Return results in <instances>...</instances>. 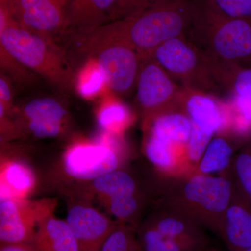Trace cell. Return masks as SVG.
I'll return each mask as SVG.
<instances>
[{
    "instance_id": "cell-1",
    "label": "cell",
    "mask_w": 251,
    "mask_h": 251,
    "mask_svg": "<svg viewBox=\"0 0 251 251\" xmlns=\"http://www.w3.org/2000/svg\"><path fill=\"white\" fill-rule=\"evenodd\" d=\"M194 13V6L187 0H158L128 17L100 27L128 44L143 59L166 41L184 36Z\"/></svg>"
},
{
    "instance_id": "cell-2",
    "label": "cell",
    "mask_w": 251,
    "mask_h": 251,
    "mask_svg": "<svg viewBox=\"0 0 251 251\" xmlns=\"http://www.w3.org/2000/svg\"><path fill=\"white\" fill-rule=\"evenodd\" d=\"M166 179L170 183L165 188L161 202L186 214L221 238L233 190L232 166L219 176L193 173Z\"/></svg>"
},
{
    "instance_id": "cell-3",
    "label": "cell",
    "mask_w": 251,
    "mask_h": 251,
    "mask_svg": "<svg viewBox=\"0 0 251 251\" xmlns=\"http://www.w3.org/2000/svg\"><path fill=\"white\" fill-rule=\"evenodd\" d=\"M2 43L6 52L23 67L40 75L60 92L74 90L75 71L54 38L25 29L11 18Z\"/></svg>"
},
{
    "instance_id": "cell-4",
    "label": "cell",
    "mask_w": 251,
    "mask_h": 251,
    "mask_svg": "<svg viewBox=\"0 0 251 251\" xmlns=\"http://www.w3.org/2000/svg\"><path fill=\"white\" fill-rule=\"evenodd\" d=\"M143 151L164 178L192 174L187 150L191 124L182 110H171L143 120Z\"/></svg>"
},
{
    "instance_id": "cell-5",
    "label": "cell",
    "mask_w": 251,
    "mask_h": 251,
    "mask_svg": "<svg viewBox=\"0 0 251 251\" xmlns=\"http://www.w3.org/2000/svg\"><path fill=\"white\" fill-rule=\"evenodd\" d=\"M70 36L84 57H91L98 63L109 90L121 95L133 92L141 63L139 54L133 48L100 27Z\"/></svg>"
},
{
    "instance_id": "cell-6",
    "label": "cell",
    "mask_w": 251,
    "mask_h": 251,
    "mask_svg": "<svg viewBox=\"0 0 251 251\" xmlns=\"http://www.w3.org/2000/svg\"><path fill=\"white\" fill-rule=\"evenodd\" d=\"M193 21L213 60L251 67V21L226 17L207 1L195 8Z\"/></svg>"
},
{
    "instance_id": "cell-7",
    "label": "cell",
    "mask_w": 251,
    "mask_h": 251,
    "mask_svg": "<svg viewBox=\"0 0 251 251\" xmlns=\"http://www.w3.org/2000/svg\"><path fill=\"white\" fill-rule=\"evenodd\" d=\"M127 156L122 135L102 132L96 140L78 138L67 147L62 158V171L77 184L122 168Z\"/></svg>"
},
{
    "instance_id": "cell-8",
    "label": "cell",
    "mask_w": 251,
    "mask_h": 251,
    "mask_svg": "<svg viewBox=\"0 0 251 251\" xmlns=\"http://www.w3.org/2000/svg\"><path fill=\"white\" fill-rule=\"evenodd\" d=\"M152 57L184 90L206 92L219 83L215 64L209 56L203 54L194 44L179 36L157 47Z\"/></svg>"
},
{
    "instance_id": "cell-9",
    "label": "cell",
    "mask_w": 251,
    "mask_h": 251,
    "mask_svg": "<svg viewBox=\"0 0 251 251\" xmlns=\"http://www.w3.org/2000/svg\"><path fill=\"white\" fill-rule=\"evenodd\" d=\"M135 89L143 120L165 112L182 110L184 89L181 90L151 57L141 59Z\"/></svg>"
},
{
    "instance_id": "cell-10",
    "label": "cell",
    "mask_w": 251,
    "mask_h": 251,
    "mask_svg": "<svg viewBox=\"0 0 251 251\" xmlns=\"http://www.w3.org/2000/svg\"><path fill=\"white\" fill-rule=\"evenodd\" d=\"M57 206V200L50 198L0 202V244L31 243L38 225Z\"/></svg>"
},
{
    "instance_id": "cell-11",
    "label": "cell",
    "mask_w": 251,
    "mask_h": 251,
    "mask_svg": "<svg viewBox=\"0 0 251 251\" xmlns=\"http://www.w3.org/2000/svg\"><path fill=\"white\" fill-rule=\"evenodd\" d=\"M69 110L61 100L52 97L33 99L18 107L14 120L25 137L54 138L65 133Z\"/></svg>"
},
{
    "instance_id": "cell-12",
    "label": "cell",
    "mask_w": 251,
    "mask_h": 251,
    "mask_svg": "<svg viewBox=\"0 0 251 251\" xmlns=\"http://www.w3.org/2000/svg\"><path fill=\"white\" fill-rule=\"evenodd\" d=\"M71 0H12L11 18L20 26L44 35L64 34Z\"/></svg>"
},
{
    "instance_id": "cell-13",
    "label": "cell",
    "mask_w": 251,
    "mask_h": 251,
    "mask_svg": "<svg viewBox=\"0 0 251 251\" xmlns=\"http://www.w3.org/2000/svg\"><path fill=\"white\" fill-rule=\"evenodd\" d=\"M78 244L79 251H100L119 221L110 219L87 199H73L68 204L67 219Z\"/></svg>"
},
{
    "instance_id": "cell-14",
    "label": "cell",
    "mask_w": 251,
    "mask_h": 251,
    "mask_svg": "<svg viewBox=\"0 0 251 251\" xmlns=\"http://www.w3.org/2000/svg\"><path fill=\"white\" fill-rule=\"evenodd\" d=\"M181 108L189 118L191 128L213 137L227 132L229 119L226 104L206 93L185 90Z\"/></svg>"
},
{
    "instance_id": "cell-15",
    "label": "cell",
    "mask_w": 251,
    "mask_h": 251,
    "mask_svg": "<svg viewBox=\"0 0 251 251\" xmlns=\"http://www.w3.org/2000/svg\"><path fill=\"white\" fill-rule=\"evenodd\" d=\"M221 239L228 251H243L251 247V200L235 180Z\"/></svg>"
},
{
    "instance_id": "cell-16",
    "label": "cell",
    "mask_w": 251,
    "mask_h": 251,
    "mask_svg": "<svg viewBox=\"0 0 251 251\" xmlns=\"http://www.w3.org/2000/svg\"><path fill=\"white\" fill-rule=\"evenodd\" d=\"M140 224L166 237L209 243L202 226L186 214L162 202Z\"/></svg>"
},
{
    "instance_id": "cell-17",
    "label": "cell",
    "mask_w": 251,
    "mask_h": 251,
    "mask_svg": "<svg viewBox=\"0 0 251 251\" xmlns=\"http://www.w3.org/2000/svg\"><path fill=\"white\" fill-rule=\"evenodd\" d=\"M21 155H11L0 161V202L27 199L35 189V173Z\"/></svg>"
},
{
    "instance_id": "cell-18",
    "label": "cell",
    "mask_w": 251,
    "mask_h": 251,
    "mask_svg": "<svg viewBox=\"0 0 251 251\" xmlns=\"http://www.w3.org/2000/svg\"><path fill=\"white\" fill-rule=\"evenodd\" d=\"M116 2L117 0H71L64 34L87 32L108 23Z\"/></svg>"
},
{
    "instance_id": "cell-19",
    "label": "cell",
    "mask_w": 251,
    "mask_h": 251,
    "mask_svg": "<svg viewBox=\"0 0 251 251\" xmlns=\"http://www.w3.org/2000/svg\"><path fill=\"white\" fill-rule=\"evenodd\" d=\"M218 74L220 83L233 92L230 105L236 116L251 125V67L220 62Z\"/></svg>"
},
{
    "instance_id": "cell-20",
    "label": "cell",
    "mask_w": 251,
    "mask_h": 251,
    "mask_svg": "<svg viewBox=\"0 0 251 251\" xmlns=\"http://www.w3.org/2000/svg\"><path fill=\"white\" fill-rule=\"evenodd\" d=\"M31 244L38 251H79L78 244L66 220L54 214L38 225Z\"/></svg>"
},
{
    "instance_id": "cell-21",
    "label": "cell",
    "mask_w": 251,
    "mask_h": 251,
    "mask_svg": "<svg viewBox=\"0 0 251 251\" xmlns=\"http://www.w3.org/2000/svg\"><path fill=\"white\" fill-rule=\"evenodd\" d=\"M88 200L96 196L102 203L112 198L133 194L140 191L134 176L122 168L101 175L90 182L81 184L76 190Z\"/></svg>"
},
{
    "instance_id": "cell-22",
    "label": "cell",
    "mask_w": 251,
    "mask_h": 251,
    "mask_svg": "<svg viewBox=\"0 0 251 251\" xmlns=\"http://www.w3.org/2000/svg\"><path fill=\"white\" fill-rule=\"evenodd\" d=\"M96 117L102 132L116 135H123L135 120L128 105L108 92L102 95L96 110Z\"/></svg>"
},
{
    "instance_id": "cell-23",
    "label": "cell",
    "mask_w": 251,
    "mask_h": 251,
    "mask_svg": "<svg viewBox=\"0 0 251 251\" xmlns=\"http://www.w3.org/2000/svg\"><path fill=\"white\" fill-rule=\"evenodd\" d=\"M216 135L208 144L193 173L211 175L215 173L221 174L232 166L235 156L234 144L227 134Z\"/></svg>"
},
{
    "instance_id": "cell-24",
    "label": "cell",
    "mask_w": 251,
    "mask_h": 251,
    "mask_svg": "<svg viewBox=\"0 0 251 251\" xmlns=\"http://www.w3.org/2000/svg\"><path fill=\"white\" fill-rule=\"evenodd\" d=\"M135 235L143 251H203L209 244L166 237L142 224L135 230Z\"/></svg>"
},
{
    "instance_id": "cell-25",
    "label": "cell",
    "mask_w": 251,
    "mask_h": 251,
    "mask_svg": "<svg viewBox=\"0 0 251 251\" xmlns=\"http://www.w3.org/2000/svg\"><path fill=\"white\" fill-rule=\"evenodd\" d=\"M108 86L103 71L97 61L85 57V62L75 72L74 90L85 99H93L105 94Z\"/></svg>"
},
{
    "instance_id": "cell-26",
    "label": "cell",
    "mask_w": 251,
    "mask_h": 251,
    "mask_svg": "<svg viewBox=\"0 0 251 251\" xmlns=\"http://www.w3.org/2000/svg\"><path fill=\"white\" fill-rule=\"evenodd\" d=\"M147 201L145 195L139 191L112 198L103 204L107 210L116 218L117 221L128 225L136 230L140 224V216Z\"/></svg>"
},
{
    "instance_id": "cell-27",
    "label": "cell",
    "mask_w": 251,
    "mask_h": 251,
    "mask_svg": "<svg viewBox=\"0 0 251 251\" xmlns=\"http://www.w3.org/2000/svg\"><path fill=\"white\" fill-rule=\"evenodd\" d=\"M10 18L11 15L9 7L0 0V72L7 75L11 80L21 82L27 77L28 71L15 61L3 46V34Z\"/></svg>"
},
{
    "instance_id": "cell-28",
    "label": "cell",
    "mask_w": 251,
    "mask_h": 251,
    "mask_svg": "<svg viewBox=\"0 0 251 251\" xmlns=\"http://www.w3.org/2000/svg\"><path fill=\"white\" fill-rule=\"evenodd\" d=\"M138 245L135 230L119 222L104 242L100 251H133Z\"/></svg>"
},
{
    "instance_id": "cell-29",
    "label": "cell",
    "mask_w": 251,
    "mask_h": 251,
    "mask_svg": "<svg viewBox=\"0 0 251 251\" xmlns=\"http://www.w3.org/2000/svg\"><path fill=\"white\" fill-rule=\"evenodd\" d=\"M232 169L236 182L251 200V154L245 146L236 153Z\"/></svg>"
},
{
    "instance_id": "cell-30",
    "label": "cell",
    "mask_w": 251,
    "mask_h": 251,
    "mask_svg": "<svg viewBox=\"0 0 251 251\" xmlns=\"http://www.w3.org/2000/svg\"><path fill=\"white\" fill-rule=\"evenodd\" d=\"M226 17L251 21V0H207Z\"/></svg>"
},
{
    "instance_id": "cell-31",
    "label": "cell",
    "mask_w": 251,
    "mask_h": 251,
    "mask_svg": "<svg viewBox=\"0 0 251 251\" xmlns=\"http://www.w3.org/2000/svg\"><path fill=\"white\" fill-rule=\"evenodd\" d=\"M158 0H117L112 10L110 21L122 19L141 11Z\"/></svg>"
},
{
    "instance_id": "cell-32",
    "label": "cell",
    "mask_w": 251,
    "mask_h": 251,
    "mask_svg": "<svg viewBox=\"0 0 251 251\" xmlns=\"http://www.w3.org/2000/svg\"><path fill=\"white\" fill-rule=\"evenodd\" d=\"M0 134L5 142L11 143L14 140L24 138L14 119L9 115L4 104L0 100Z\"/></svg>"
},
{
    "instance_id": "cell-33",
    "label": "cell",
    "mask_w": 251,
    "mask_h": 251,
    "mask_svg": "<svg viewBox=\"0 0 251 251\" xmlns=\"http://www.w3.org/2000/svg\"><path fill=\"white\" fill-rule=\"evenodd\" d=\"M11 80L9 77L0 72V100L14 120L18 107L14 104V90Z\"/></svg>"
},
{
    "instance_id": "cell-34",
    "label": "cell",
    "mask_w": 251,
    "mask_h": 251,
    "mask_svg": "<svg viewBox=\"0 0 251 251\" xmlns=\"http://www.w3.org/2000/svg\"><path fill=\"white\" fill-rule=\"evenodd\" d=\"M23 149L19 145L11 143H0V161L11 155L22 153Z\"/></svg>"
},
{
    "instance_id": "cell-35",
    "label": "cell",
    "mask_w": 251,
    "mask_h": 251,
    "mask_svg": "<svg viewBox=\"0 0 251 251\" xmlns=\"http://www.w3.org/2000/svg\"><path fill=\"white\" fill-rule=\"evenodd\" d=\"M0 251H38L31 243L0 244Z\"/></svg>"
},
{
    "instance_id": "cell-36",
    "label": "cell",
    "mask_w": 251,
    "mask_h": 251,
    "mask_svg": "<svg viewBox=\"0 0 251 251\" xmlns=\"http://www.w3.org/2000/svg\"><path fill=\"white\" fill-rule=\"evenodd\" d=\"M245 147L247 148L248 151H249V153L251 154V133L249 136V140H248L247 145H246Z\"/></svg>"
},
{
    "instance_id": "cell-37",
    "label": "cell",
    "mask_w": 251,
    "mask_h": 251,
    "mask_svg": "<svg viewBox=\"0 0 251 251\" xmlns=\"http://www.w3.org/2000/svg\"><path fill=\"white\" fill-rule=\"evenodd\" d=\"M1 1H3V2L6 5V6L9 7V11H10V6H11V2H12V0H1Z\"/></svg>"
},
{
    "instance_id": "cell-38",
    "label": "cell",
    "mask_w": 251,
    "mask_h": 251,
    "mask_svg": "<svg viewBox=\"0 0 251 251\" xmlns=\"http://www.w3.org/2000/svg\"><path fill=\"white\" fill-rule=\"evenodd\" d=\"M6 143V142H5L4 138H3V137L1 136V134H0V143Z\"/></svg>"
},
{
    "instance_id": "cell-39",
    "label": "cell",
    "mask_w": 251,
    "mask_h": 251,
    "mask_svg": "<svg viewBox=\"0 0 251 251\" xmlns=\"http://www.w3.org/2000/svg\"><path fill=\"white\" fill-rule=\"evenodd\" d=\"M143 251L140 249V248L139 247V246L138 245L136 246V247L135 248L134 251Z\"/></svg>"
},
{
    "instance_id": "cell-40",
    "label": "cell",
    "mask_w": 251,
    "mask_h": 251,
    "mask_svg": "<svg viewBox=\"0 0 251 251\" xmlns=\"http://www.w3.org/2000/svg\"><path fill=\"white\" fill-rule=\"evenodd\" d=\"M218 251V250H216V249H205V250L204 251Z\"/></svg>"
},
{
    "instance_id": "cell-41",
    "label": "cell",
    "mask_w": 251,
    "mask_h": 251,
    "mask_svg": "<svg viewBox=\"0 0 251 251\" xmlns=\"http://www.w3.org/2000/svg\"><path fill=\"white\" fill-rule=\"evenodd\" d=\"M243 251H251V247L248 248V249H246V250Z\"/></svg>"
}]
</instances>
